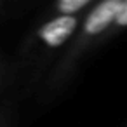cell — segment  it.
Instances as JSON below:
<instances>
[{
    "instance_id": "1",
    "label": "cell",
    "mask_w": 127,
    "mask_h": 127,
    "mask_svg": "<svg viewBox=\"0 0 127 127\" xmlns=\"http://www.w3.org/2000/svg\"><path fill=\"white\" fill-rule=\"evenodd\" d=\"M122 5H124V0H104V2H101L92 11V14L87 18L85 32L92 33V35L103 32L113 19L118 18V14L122 11Z\"/></svg>"
},
{
    "instance_id": "2",
    "label": "cell",
    "mask_w": 127,
    "mask_h": 127,
    "mask_svg": "<svg viewBox=\"0 0 127 127\" xmlns=\"http://www.w3.org/2000/svg\"><path fill=\"white\" fill-rule=\"evenodd\" d=\"M77 26V19L73 16H61L51 23H47L42 32H40V37L51 45V47H58L61 45L75 30Z\"/></svg>"
},
{
    "instance_id": "3",
    "label": "cell",
    "mask_w": 127,
    "mask_h": 127,
    "mask_svg": "<svg viewBox=\"0 0 127 127\" xmlns=\"http://www.w3.org/2000/svg\"><path fill=\"white\" fill-rule=\"evenodd\" d=\"M87 2L89 0H59V11L66 12V16H68V14L78 11L80 7H84Z\"/></svg>"
},
{
    "instance_id": "4",
    "label": "cell",
    "mask_w": 127,
    "mask_h": 127,
    "mask_svg": "<svg viewBox=\"0 0 127 127\" xmlns=\"http://www.w3.org/2000/svg\"><path fill=\"white\" fill-rule=\"evenodd\" d=\"M117 25L120 26H127V0H124V5H122V11L117 18Z\"/></svg>"
}]
</instances>
